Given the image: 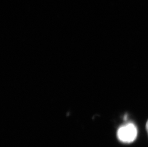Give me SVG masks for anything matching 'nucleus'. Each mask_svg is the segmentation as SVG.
Listing matches in <instances>:
<instances>
[{"mask_svg": "<svg viewBox=\"0 0 148 147\" xmlns=\"http://www.w3.org/2000/svg\"><path fill=\"white\" fill-rule=\"evenodd\" d=\"M137 127L132 123H127L122 125L117 130V139L122 143H130L134 142L137 137Z\"/></svg>", "mask_w": 148, "mask_h": 147, "instance_id": "f257e3e1", "label": "nucleus"}, {"mask_svg": "<svg viewBox=\"0 0 148 147\" xmlns=\"http://www.w3.org/2000/svg\"><path fill=\"white\" fill-rule=\"evenodd\" d=\"M146 129L147 130V133H148V120L147 121V123H146Z\"/></svg>", "mask_w": 148, "mask_h": 147, "instance_id": "f03ea898", "label": "nucleus"}]
</instances>
